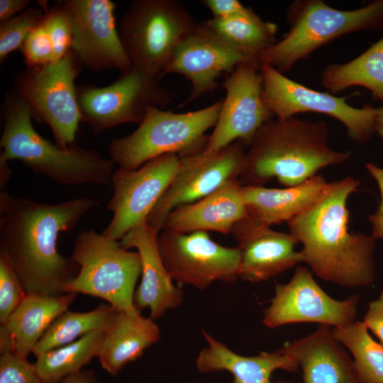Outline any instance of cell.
I'll list each match as a JSON object with an SVG mask.
<instances>
[{"label": "cell", "instance_id": "cell-11", "mask_svg": "<svg viewBox=\"0 0 383 383\" xmlns=\"http://www.w3.org/2000/svg\"><path fill=\"white\" fill-rule=\"evenodd\" d=\"M260 68L262 101L276 119L285 120L308 112L325 114L342 123L349 138L359 144L367 143L375 133L376 108L354 107L346 97L313 89L270 65Z\"/></svg>", "mask_w": 383, "mask_h": 383}, {"label": "cell", "instance_id": "cell-35", "mask_svg": "<svg viewBox=\"0 0 383 383\" xmlns=\"http://www.w3.org/2000/svg\"><path fill=\"white\" fill-rule=\"evenodd\" d=\"M21 50L28 67L52 62V43L43 20L29 33Z\"/></svg>", "mask_w": 383, "mask_h": 383}, {"label": "cell", "instance_id": "cell-3", "mask_svg": "<svg viewBox=\"0 0 383 383\" xmlns=\"http://www.w3.org/2000/svg\"><path fill=\"white\" fill-rule=\"evenodd\" d=\"M328 128L322 121L296 116L271 119L257 131L245 153L242 185H264L272 179L285 187L300 184L331 165L350 158L328 143Z\"/></svg>", "mask_w": 383, "mask_h": 383}, {"label": "cell", "instance_id": "cell-25", "mask_svg": "<svg viewBox=\"0 0 383 383\" xmlns=\"http://www.w3.org/2000/svg\"><path fill=\"white\" fill-rule=\"evenodd\" d=\"M203 335L206 345L196 359V368L201 372L227 371L240 383H293L272 380V374L277 370L296 372L299 369L295 360L281 349L244 356L235 353L206 331H204Z\"/></svg>", "mask_w": 383, "mask_h": 383}, {"label": "cell", "instance_id": "cell-31", "mask_svg": "<svg viewBox=\"0 0 383 383\" xmlns=\"http://www.w3.org/2000/svg\"><path fill=\"white\" fill-rule=\"evenodd\" d=\"M334 338L351 353L362 383H383V345L372 338L363 321L332 329Z\"/></svg>", "mask_w": 383, "mask_h": 383}, {"label": "cell", "instance_id": "cell-4", "mask_svg": "<svg viewBox=\"0 0 383 383\" xmlns=\"http://www.w3.org/2000/svg\"><path fill=\"white\" fill-rule=\"evenodd\" d=\"M0 163L18 160L36 173L62 186L111 185L114 162L75 143L67 148L41 136L31 122L30 109L15 91L2 104Z\"/></svg>", "mask_w": 383, "mask_h": 383}, {"label": "cell", "instance_id": "cell-33", "mask_svg": "<svg viewBox=\"0 0 383 383\" xmlns=\"http://www.w3.org/2000/svg\"><path fill=\"white\" fill-rule=\"evenodd\" d=\"M41 4L45 11L43 21L53 47V61L61 60L70 50L72 44V22L67 9L61 1L53 7Z\"/></svg>", "mask_w": 383, "mask_h": 383}, {"label": "cell", "instance_id": "cell-20", "mask_svg": "<svg viewBox=\"0 0 383 383\" xmlns=\"http://www.w3.org/2000/svg\"><path fill=\"white\" fill-rule=\"evenodd\" d=\"M159 233L145 222L131 230L120 242L125 249L135 248L140 255L141 280L134 294V306L138 311L149 309L153 320L180 306L184 299L182 291L174 284L162 260Z\"/></svg>", "mask_w": 383, "mask_h": 383}, {"label": "cell", "instance_id": "cell-12", "mask_svg": "<svg viewBox=\"0 0 383 383\" xmlns=\"http://www.w3.org/2000/svg\"><path fill=\"white\" fill-rule=\"evenodd\" d=\"M157 245L170 275L181 285L204 290L215 282H233L238 278L239 249L217 243L208 232L163 229Z\"/></svg>", "mask_w": 383, "mask_h": 383}, {"label": "cell", "instance_id": "cell-23", "mask_svg": "<svg viewBox=\"0 0 383 383\" xmlns=\"http://www.w3.org/2000/svg\"><path fill=\"white\" fill-rule=\"evenodd\" d=\"M247 216L241 184L238 179L232 180L204 198L174 209L163 229L182 233L214 231L228 234Z\"/></svg>", "mask_w": 383, "mask_h": 383}, {"label": "cell", "instance_id": "cell-13", "mask_svg": "<svg viewBox=\"0 0 383 383\" xmlns=\"http://www.w3.org/2000/svg\"><path fill=\"white\" fill-rule=\"evenodd\" d=\"M179 162L178 155L166 154L135 170L118 168L113 172V194L107 204L113 217L101 233L118 240L135 227L147 222L172 180Z\"/></svg>", "mask_w": 383, "mask_h": 383}, {"label": "cell", "instance_id": "cell-9", "mask_svg": "<svg viewBox=\"0 0 383 383\" xmlns=\"http://www.w3.org/2000/svg\"><path fill=\"white\" fill-rule=\"evenodd\" d=\"M81 64L70 50L61 60L28 67L14 77V91L30 109L32 117L50 128L56 144L75 143L81 122L74 80Z\"/></svg>", "mask_w": 383, "mask_h": 383}, {"label": "cell", "instance_id": "cell-22", "mask_svg": "<svg viewBox=\"0 0 383 383\" xmlns=\"http://www.w3.org/2000/svg\"><path fill=\"white\" fill-rule=\"evenodd\" d=\"M77 294H27L0 326V353L27 358L51 323L68 310Z\"/></svg>", "mask_w": 383, "mask_h": 383}, {"label": "cell", "instance_id": "cell-14", "mask_svg": "<svg viewBox=\"0 0 383 383\" xmlns=\"http://www.w3.org/2000/svg\"><path fill=\"white\" fill-rule=\"evenodd\" d=\"M245 146L237 140L210 156L197 152L180 157L177 171L147 224L160 232L174 209L204 198L230 181L239 180L245 167Z\"/></svg>", "mask_w": 383, "mask_h": 383}, {"label": "cell", "instance_id": "cell-2", "mask_svg": "<svg viewBox=\"0 0 383 383\" xmlns=\"http://www.w3.org/2000/svg\"><path fill=\"white\" fill-rule=\"evenodd\" d=\"M359 184L350 177L328 183L318 201L287 223L311 272L345 287H367L375 278L376 240L349 231L348 199Z\"/></svg>", "mask_w": 383, "mask_h": 383}, {"label": "cell", "instance_id": "cell-17", "mask_svg": "<svg viewBox=\"0 0 383 383\" xmlns=\"http://www.w3.org/2000/svg\"><path fill=\"white\" fill-rule=\"evenodd\" d=\"M72 22L71 50L77 60L93 71L114 68L122 73L132 65L115 23L116 4L110 0L62 1Z\"/></svg>", "mask_w": 383, "mask_h": 383}, {"label": "cell", "instance_id": "cell-5", "mask_svg": "<svg viewBox=\"0 0 383 383\" xmlns=\"http://www.w3.org/2000/svg\"><path fill=\"white\" fill-rule=\"evenodd\" d=\"M289 29L256 59L284 74L333 40L350 33L383 28V0L360 8L338 9L323 0H298L287 9Z\"/></svg>", "mask_w": 383, "mask_h": 383}, {"label": "cell", "instance_id": "cell-1", "mask_svg": "<svg viewBox=\"0 0 383 383\" xmlns=\"http://www.w3.org/2000/svg\"><path fill=\"white\" fill-rule=\"evenodd\" d=\"M88 197L48 204L0 192V256L13 268L27 294L59 295L79 266L59 253L57 240L99 204Z\"/></svg>", "mask_w": 383, "mask_h": 383}, {"label": "cell", "instance_id": "cell-24", "mask_svg": "<svg viewBox=\"0 0 383 383\" xmlns=\"http://www.w3.org/2000/svg\"><path fill=\"white\" fill-rule=\"evenodd\" d=\"M328 183L318 174L306 182L284 188L242 185L241 194L248 215L271 226L287 223L313 206L322 197Z\"/></svg>", "mask_w": 383, "mask_h": 383}, {"label": "cell", "instance_id": "cell-44", "mask_svg": "<svg viewBox=\"0 0 383 383\" xmlns=\"http://www.w3.org/2000/svg\"><path fill=\"white\" fill-rule=\"evenodd\" d=\"M232 383H240V382H239L237 381L236 379H234V380L232 382Z\"/></svg>", "mask_w": 383, "mask_h": 383}, {"label": "cell", "instance_id": "cell-42", "mask_svg": "<svg viewBox=\"0 0 383 383\" xmlns=\"http://www.w3.org/2000/svg\"><path fill=\"white\" fill-rule=\"evenodd\" d=\"M365 168L370 176L376 181L381 195L379 206L383 207V168L374 163L367 162Z\"/></svg>", "mask_w": 383, "mask_h": 383}, {"label": "cell", "instance_id": "cell-26", "mask_svg": "<svg viewBox=\"0 0 383 383\" xmlns=\"http://www.w3.org/2000/svg\"><path fill=\"white\" fill-rule=\"evenodd\" d=\"M160 336L159 327L151 318L140 312L119 311L105 332L98 356L101 367L109 374L116 375L127 364L140 357Z\"/></svg>", "mask_w": 383, "mask_h": 383}, {"label": "cell", "instance_id": "cell-36", "mask_svg": "<svg viewBox=\"0 0 383 383\" xmlns=\"http://www.w3.org/2000/svg\"><path fill=\"white\" fill-rule=\"evenodd\" d=\"M0 383H41L34 363L13 353L0 355Z\"/></svg>", "mask_w": 383, "mask_h": 383}, {"label": "cell", "instance_id": "cell-41", "mask_svg": "<svg viewBox=\"0 0 383 383\" xmlns=\"http://www.w3.org/2000/svg\"><path fill=\"white\" fill-rule=\"evenodd\" d=\"M372 225V236L375 239L383 240V207H377L375 212L370 216Z\"/></svg>", "mask_w": 383, "mask_h": 383}, {"label": "cell", "instance_id": "cell-32", "mask_svg": "<svg viewBox=\"0 0 383 383\" xmlns=\"http://www.w3.org/2000/svg\"><path fill=\"white\" fill-rule=\"evenodd\" d=\"M44 9L28 8L0 25V62L2 64L9 55L21 49L31 30L43 20Z\"/></svg>", "mask_w": 383, "mask_h": 383}, {"label": "cell", "instance_id": "cell-29", "mask_svg": "<svg viewBox=\"0 0 383 383\" xmlns=\"http://www.w3.org/2000/svg\"><path fill=\"white\" fill-rule=\"evenodd\" d=\"M118 312L111 305L104 304L87 312L67 310L51 323L32 353L38 357L47 351L74 342L91 332L106 331Z\"/></svg>", "mask_w": 383, "mask_h": 383}, {"label": "cell", "instance_id": "cell-30", "mask_svg": "<svg viewBox=\"0 0 383 383\" xmlns=\"http://www.w3.org/2000/svg\"><path fill=\"white\" fill-rule=\"evenodd\" d=\"M105 332H91L36 357L34 365L41 383H57L83 370L84 366L99 355Z\"/></svg>", "mask_w": 383, "mask_h": 383}, {"label": "cell", "instance_id": "cell-40", "mask_svg": "<svg viewBox=\"0 0 383 383\" xmlns=\"http://www.w3.org/2000/svg\"><path fill=\"white\" fill-rule=\"evenodd\" d=\"M57 383H98L94 371L83 370L74 374L64 378Z\"/></svg>", "mask_w": 383, "mask_h": 383}, {"label": "cell", "instance_id": "cell-21", "mask_svg": "<svg viewBox=\"0 0 383 383\" xmlns=\"http://www.w3.org/2000/svg\"><path fill=\"white\" fill-rule=\"evenodd\" d=\"M281 350L301 367L303 383H362L353 360L334 338L331 326L321 325Z\"/></svg>", "mask_w": 383, "mask_h": 383}, {"label": "cell", "instance_id": "cell-16", "mask_svg": "<svg viewBox=\"0 0 383 383\" xmlns=\"http://www.w3.org/2000/svg\"><path fill=\"white\" fill-rule=\"evenodd\" d=\"M262 85L260 66L245 62L235 67L223 84L226 97L201 155H212L237 140L249 145L260 128L272 119L262 101Z\"/></svg>", "mask_w": 383, "mask_h": 383}, {"label": "cell", "instance_id": "cell-27", "mask_svg": "<svg viewBox=\"0 0 383 383\" xmlns=\"http://www.w3.org/2000/svg\"><path fill=\"white\" fill-rule=\"evenodd\" d=\"M203 23L250 62L255 63L257 57L277 42V25L263 21L251 8L229 18H211Z\"/></svg>", "mask_w": 383, "mask_h": 383}, {"label": "cell", "instance_id": "cell-39", "mask_svg": "<svg viewBox=\"0 0 383 383\" xmlns=\"http://www.w3.org/2000/svg\"><path fill=\"white\" fill-rule=\"evenodd\" d=\"M30 4L28 0H0L1 23L10 20L18 13H21Z\"/></svg>", "mask_w": 383, "mask_h": 383}, {"label": "cell", "instance_id": "cell-8", "mask_svg": "<svg viewBox=\"0 0 383 383\" xmlns=\"http://www.w3.org/2000/svg\"><path fill=\"white\" fill-rule=\"evenodd\" d=\"M175 0H137L121 18L119 35L133 67L160 79L179 43L196 26Z\"/></svg>", "mask_w": 383, "mask_h": 383}, {"label": "cell", "instance_id": "cell-10", "mask_svg": "<svg viewBox=\"0 0 383 383\" xmlns=\"http://www.w3.org/2000/svg\"><path fill=\"white\" fill-rule=\"evenodd\" d=\"M157 81L131 67L109 86L78 87L81 122L95 135L124 123L140 124L148 106L163 109L172 100L171 93Z\"/></svg>", "mask_w": 383, "mask_h": 383}, {"label": "cell", "instance_id": "cell-7", "mask_svg": "<svg viewBox=\"0 0 383 383\" xmlns=\"http://www.w3.org/2000/svg\"><path fill=\"white\" fill-rule=\"evenodd\" d=\"M70 258L79 266L64 293H82L106 301L118 311L135 313V287L141 275L138 252L88 229L77 236Z\"/></svg>", "mask_w": 383, "mask_h": 383}, {"label": "cell", "instance_id": "cell-37", "mask_svg": "<svg viewBox=\"0 0 383 383\" xmlns=\"http://www.w3.org/2000/svg\"><path fill=\"white\" fill-rule=\"evenodd\" d=\"M362 321L383 345V290L376 299L369 303Z\"/></svg>", "mask_w": 383, "mask_h": 383}, {"label": "cell", "instance_id": "cell-18", "mask_svg": "<svg viewBox=\"0 0 383 383\" xmlns=\"http://www.w3.org/2000/svg\"><path fill=\"white\" fill-rule=\"evenodd\" d=\"M248 62L213 34L204 23L196 26L179 43L174 51L162 77L179 74L192 84L189 96L182 106L213 90L218 79L237 65Z\"/></svg>", "mask_w": 383, "mask_h": 383}, {"label": "cell", "instance_id": "cell-6", "mask_svg": "<svg viewBox=\"0 0 383 383\" xmlns=\"http://www.w3.org/2000/svg\"><path fill=\"white\" fill-rule=\"evenodd\" d=\"M221 105L220 100L186 113L150 106L135 131L111 142L110 159L120 169L135 170L166 154L182 157L199 152L208 141L206 131L216 123Z\"/></svg>", "mask_w": 383, "mask_h": 383}, {"label": "cell", "instance_id": "cell-43", "mask_svg": "<svg viewBox=\"0 0 383 383\" xmlns=\"http://www.w3.org/2000/svg\"><path fill=\"white\" fill-rule=\"evenodd\" d=\"M375 133L383 138V106L376 108Z\"/></svg>", "mask_w": 383, "mask_h": 383}, {"label": "cell", "instance_id": "cell-15", "mask_svg": "<svg viewBox=\"0 0 383 383\" xmlns=\"http://www.w3.org/2000/svg\"><path fill=\"white\" fill-rule=\"evenodd\" d=\"M359 297L343 300L329 296L311 270L299 266L289 282L276 283L274 295L264 311L262 323L270 328L297 323H314L338 328L355 321Z\"/></svg>", "mask_w": 383, "mask_h": 383}, {"label": "cell", "instance_id": "cell-34", "mask_svg": "<svg viewBox=\"0 0 383 383\" xmlns=\"http://www.w3.org/2000/svg\"><path fill=\"white\" fill-rule=\"evenodd\" d=\"M26 294L16 271L0 256V324L6 321Z\"/></svg>", "mask_w": 383, "mask_h": 383}, {"label": "cell", "instance_id": "cell-38", "mask_svg": "<svg viewBox=\"0 0 383 383\" xmlns=\"http://www.w3.org/2000/svg\"><path fill=\"white\" fill-rule=\"evenodd\" d=\"M201 4L209 9L213 18L217 19L229 18L246 8L238 0H203Z\"/></svg>", "mask_w": 383, "mask_h": 383}, {"label": "cell", "instance_id": "cell-28", "mask_svg": "<svg viewBox=\"0 0 383 383\" xmlns=\"http://www.w3.org/2000/svg\"><path fill=\"white\" fill-rule=\"evenodd\" d=\"M321 80L335 95L353 87L366 88L383 106V37L355 58L326 65Z\"/></svg>", "mask_w": 383, "mask_h": 383}, {"label": "cell", "instance_id": "cell-19", "mask_svg": "<svg viewBox=\"0 0 383 383\" xmlns=\"http://www.w3.org/2000/svg\"><path fill=\"white\" fill-rule=\"evenodd\" d=\"M231 233L240 251L238 278L258 283L304 262L298 243L290 233L276 231L248 215L238 221Z\"/></svg>", "mask_w": 383, "mask_h": 383}]
</instances>
